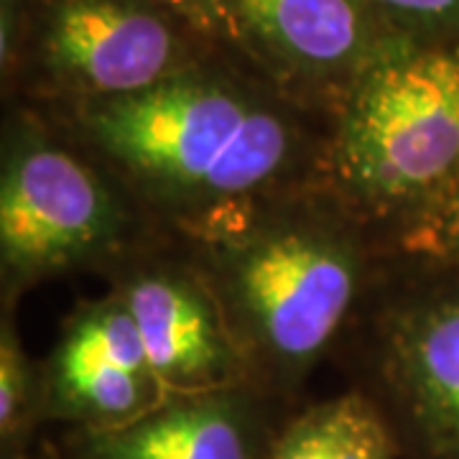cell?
Instances as JSON below:
<instances>
[{"label":"cell","instance_id":"obj_1","mask_svg":"<svg viewBox=\"0 0 459 459\" xmlns=\"http://www.w3.org/2000/svg\"><path fill=\"white\" fill-rule=\"evenodd\" d=\"M362 228L319 184L189 232L253 391L294 394L358 316L376 279Z\"/></svg>","mask_w":459,"mask_h":459},{"label":"cell","instance_id":"obj_2","mask_svg":"<svg viewBox=\"0 0 459 459\" xmlns=\"http://www.w3.org/2000/svg\"><path fill=\"white\" fill-rule=\"evenodd\" d=\"M77 126L115 177L186 235L327 184L329 143L276 105L207 77L181 72L135 95L90 100Z\"/></svg>","mask_w":459,"mask_h":459},{"label":"cell","instance_id":"obj_3","mask_svg":"<svg viewBox=\"0 0 459 459\" xmlns=\"http://www.w3.org/2000/svg\"><path fill=\"white\" fill-rule=\"evenodd\" d=\"M327 184L365 222L401 220L459 174V51L398 49L352 82Z\"/></svg>","mask_w":459,"mask_h":459},{"label":"cell","instance_id":"obj_4","mask_svg":"<svg viewBox=\"0 0 459 459\" xmlns=\"http://www.w3.org/2000/svg\"><path fill=\"white\" fill-rule=\"evenodd\" d=\"M376 273L362 301L360 391L401 457L459 459V263L409 261Z\"/></svg>","mask_w":459,"mask_h":459},{"label":"cell","instance_id":"obj_5","mask_svg":"<svg viewBox=\"0 0 459 459\" xmlns=\"http://www.w3.org/2000/svg\"><path fill=\"white\" fill-rule=\"evenodd\" d=\"M128 230V207L82 153L36 123H18L5 138L0 177L5 289L108 258Z\"/></svg>","mask_w":459,"mask_h":459},{"label":"cell","instance_id":"obj_6","mask_svg":"<svg viewBox=\"0 0 459 459\" xmlns=\"http://www.w3.org/2000/svg\"><path fill=\"white\" fill-rule=\"evenodd\" d=\"M41 373L44 421L72 429L117 427L164 398L138 327L115 291L69 319Z\"/></svg>","mask_w":459,"mask_h":459},{"label":"cell","instance_id":"obj_7","mask_svg":"<svg viewBox=\"0 0 459 459\" xmlns=\"http://www.w3.org/2000/svg\"><path fill=\"white\" fill-rule=\"evenodd\" d=\"M164 395L247 385L222 309L197 268L141 265L115 289Z\"/></svg>","mask_w":459,"mask_h":459},{"label":"cell","instance_id":"obj_8","mask_svg":"<svg viewBox=\"0 0 459 459\" xmlns=\"http://www.w3.org/2000/svg\"><path fill=\"white\" fill-rule=\"evenodd\" d=\"M250 385L164 395L126 424L72 429L62 459H268L279 429Z\"/></svg>","mask_w":459,"mask_h":459},{"label":"cell","instance_id":"obj_9","mask_svg":"<svg viewBox=\"0 0 459 459\" xmlns=\"http://www.w3.org/2000/svg\"><path fill=\"white\" fill-rule=\"evenodd\" d=\"M44 49L84 102L135 95L181 74L177 33L133 0H59Z\"/></svg>","mask_w":459,"mask_h":459},{"label":"cell","instance_id":"obj_10","mask_svg":"<svg viewBox=\"0 0 459 459\" xmlns=\"http://www.w3.org/2000/svg\"><path fill=\"white\" fill-rule=\"evenodd\" d=\"M232 13L283 65L307 74L365 72L370 26L358 0H232Z\"/></svg>","mask_w":459,"mask_h":459},{"label":"cell","instance_id":"obj_11","mask_svg":"<svg viewBox=\"0 0 459 459\" xmlns=\"http://www.w3.org/2000/svg\"><path fill=\"white\" fill-rule=\"evenodd\" d=\"M268 459H401V452L373 398L352 388L286 421Z\"/></svg>","mask_w":459,"mask_h":459},{"label":"cell","instance_id":"obj_12","mask_svg":"<svg viewBox=\"0 0 459 459\" xmlns=\"http://www.w3.org/2000/svg\"><path fill=\"white\" fill-rule=\"evenodd\" d=\"M44 424V373L26 355L13 322L0 332V455L23 459L33 431Z\"/></svg>","mask_w":459,"mask_h":459},{"label":"cell","instance_id":"obj_13","mask_svg":"<svg viewBox=\"0 0 459 459\" xmlns=\"http://www.w3.org/2000/svg\"><path fill=\"white\" fill-rule=\"evenodd\" d=\"M398 258L459 263V174L424 204L394 222Z\"/></svg>","mask_w":459,"mask_h":459},{"label":"cell","instance_id":"obj_14","mask_svg":"<svg viewBox=\"0 0 459 459\" xmlns=\"http://www.w3.org/2000/svg\"><path fill=\"white\" fill-rule=\"evenodd\" d=\"M385 13L416 26H459V0H370Z\"/></svg>","mask_w":459,"mask_h":459},{"label":"cell","instance_id":"obj_15","mask_svg":"<svg viewBox=\"0 0 459 459\" xmlns=\"http://www.w3.org/2000/svg\"><path fill=\"white\" fill-rule=\"evenodd\" d=\"M171 8H177L181 13L197 21L202 26H225L230 18H235L232 13V0H164Z\"/></svg>","mask_w":459,"mask_h":459},{"label":"cell","instance_id":"obj_16","mask_svg":"<svg viewBox=\"0 0 459 459\" xmlns=\"http://www.w3.org/2000/svg\"><path fill=\"white\" fill-rule=\"evenodd\" d=\"M23 459H62L59 455H41V457H33V455H26Z\"/></svg>","mask_w":459,"mask_h":459}]
</instances>
